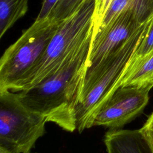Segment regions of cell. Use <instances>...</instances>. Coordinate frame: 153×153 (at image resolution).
Returning <instances> with one entry per match:
<instances>
[{"instance_id":"1","label":"cell","mask_w":153,"mask_h":153,"mask_svg":"<svg viewBox=\"0 0 153 153\" xmlns=\"http://www.w3.org/2000/svg\"><path fill=\"white\" fill-rule=\"evenodd\" d=\"M91 42L59 70L35 85L16 92L29 110L43 116L47 122L63 130L76 129V109L79 103L88 66Z\"/></svg>"},{"instance_id":"2","label":"cell","mask_w":153,"mask_h":153,"mask_svg":"<svg viewBox=\"0 0 153 153\" xmlns=\"http://www.w3.org/2000/svg\"><path fill=\"white\" fill-rule=\"evenodd\" d=\"M94 5V0H84L71 16L62 21L27 76L21 91L35 85L59 70L92 42Z\"/></svg>"},{"instance_id":"3","label":"cell","mask_w":153,"mask_h":153,"mask_svg":"<svg viewBox=\"0 0 153 153\" xmlns=\"http://www.w3.org/2000/svg\"><path fill=\"white\" fill-rule=\"evenodd\" d=\"M62 21L36 20L4 53L0 60V90H22L29 73L41 57Z\"/></svg>"},{"instance_id":"4","label":"cell","mask_w":153,"mask_h":153,"mask_svg":"<svg viewBox=\"0 0 153 153\" xmlns=\"http://www.w3.org/2000/svg\"><path fill=\"white\" fill-rule=\"evenodd\" d=\"M152 17L142 24L117 51L105 60L91 79L82 100L76 106V129L79 133L91 127L94 114L120 87L126 66L145 35Z\"/></svg>"},{"instance_id":"5","label":"cell","mask_w":153,"mask_h":153,"mask_svg":"<svg viewBox=\"0 0 153 153\" xmlns=\"http://www.w3.org/2000/svg\"><path fill=\"white\" fill-rule=\"evenodd\" d=\"M45 118L27 109L17 93L0 90V148L11 153H30L45 133Z\"/></svg>"},{"instance_id":"6","label":"cell","mask_w":153,"mask_h":153,"mask_svg":"<svg viewBox=\"0 0 153 153\" xmlns=\"http://www.w3.org/2000/svg\"><path fill=\"white\" fill-rule=\"evenodd\" d=\"M152 16L153 5L130 7L98 31L91 44L81 93L105 60L117 51L142 24Z\"/></svg>"},{"instance_id":"7","label":"cell","mask_w":153,"mask_h":153,"mask_svg":"<svg viewBox=\"0 0 153 153\" xmlns=\"http://www.w3.org/2000/svg\"><path fill=\"white\" fill-rule=\"evenodd\" d=\"M153 87H120L93 117L91 127L119 129L139 116L147 105Z\"/></svg>"},{"instance_id":"8","label":"cell","mask_w":153,"mask_h":153,"mask_svg":"<svg viewBox=\"0 0 153 153\" xmlns=\"http://www.w3.org/2000/svg\"><path fill=\"white\" fill-rule=\"evenodd\" d=\"M108 153H148L138 130L110 129L104 137Z\"/></svg>"},{"instance_id":"9","label":"cell","mask_w":153,"mask_h":153,"mask_svg":"<svg viewBox=\"0 0 153 153\" xmlns=\"http://www.w3.org/2000/svg\"><path fill=\"white\" fill-rule=\"evenodd\" d=\"M152 78L153 50L143 57L128 63L121 78L120 87L149 85Z\"/></svg>"},{"instance_id":"10","label":"cell","mask_w":153,"mask_h":153,"mask_svg":"<svg viewBox=\"0 0 153 153\" xmlns=\"http://www.w3.org/2000/svg\"><path fill=\"white\" fill-rule=\"evenodd\" d=\"M29 0H0V38L28 9Z\"/></svg>"},{"instance_id":"11","label":"cell","mask_w":153,"mask_h":153,"mask_svg":"<svg viewBox=\"0 0 153 153\" xmlns=\"http://www.w3.org/2000/svg\"><path fill=\"white\" fill-rule=\"evenodd\" d=\"M83 1L59 0L49 17L59 21H63L71 16L79 8Z\"/></svg>"},{"instance_id":"12","label":"cell","mask_w":153,"mask_h":153,"mask_svg":"<svg viewBox=\"0 0 153 153\" xmlns=\"http://www.w3.org/2000/svg\"><path fill=\"white\" fill-rule=\"evenodd\" d=\"M152 50H153V17L150 22L145 35L137 45L128 63L143 57Z\"/></svg>"},{"instance_id":"13","label":"cell","mask_w":153,"mask_h":153,"mask_svg":"<svg viewBox=\"0 0 153 153\" xmlns=\"http://www.w3.org/2000/svg\"><path fill=\"white\" fill-rule=\"evenodd\" d=\"M114 0H94V12L93 16V38L96 35L100 28L103 19L108 12L111 5Z\"/></svg>"},{"instance_id":"14","label":"cell","mask_w":153,"mask_h":153,"mask_svg":"<svg viewBox=\"0 0 153 153\" xmlns=\"http://www.w3.org/2000/svg\"><path fill=\"white\" fill-rule=\"evenodd\" d=\"M138 131L149 152L153 153V112Z\"/></svg>"},{"instance_id":"15","label":"cell","mask_w":153,"mask_h":153,"mask_svg":"<svg viewBox=\"0 0 153 153\" xmlns=\"http://www.w3.org/2000/svg\"><path fill=\"white\" fill-rule=\"evenodd\" d=\"M59 1V0H43L41 10L36 20H41L49 17Z\"/></svg>"},{"instance_id":"16","label":"cell","mask_w":153,"mask_h":153,"mask_svg":"<svg viewBox=\"0 0 153 153\" xmlns=\"http://www.w3.org/2000/svg\"><path fill=\"white\" fill-rule=\"evenodd\" d=\"M149 84H151L152 87H153V78L150 81V82H149Z\"/></svg>"}]
</instances>
